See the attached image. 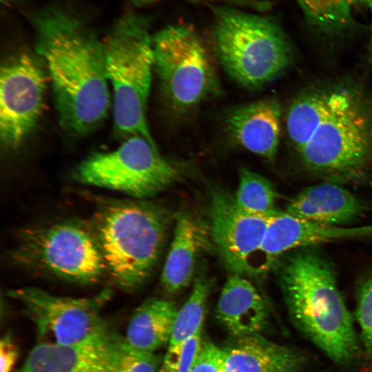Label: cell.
<instances>
[{"mask_svg":"<svg viewBox=\"0 0 372 372\" xmlns=\"http://www.w3.org/2000/svg\"><path fill=\"white\" fill-rule=\"evenodd\" d=\"M285 211L320 224L351 226L372 211V204L340 184L323 182L301 190L288 202Z\"/></svg>","mask_w":372,"mask_h":372,"instance_id":"9a60e30c","label":"cell"},{"mask_svg":"<svg viewBox=\"0 0 372 372\" xmlns=\"http://www.w3.org/2000/svg\"><path fill=\"white\" fill-rule=\"evenodd\" d=\"M309 21L328 33H338L352 24L351 8L347 0H298Z\"/></svg>","mask_w":372,"mask_h":372,"instance_id":"603a6c76","label":"cell"},{"mask_svg":"<svg viewBox=\"0 0 372 372\" xmlns=\"http://www.w3.org/2000/svg\"><path fill=\"white\" fill-rule=\"evenodd\" d=\"M103 43L116 132L127 138L141 136L155 143L147 119L154 69L149 20L127 12L116 21Z\"/></svg>","mask_w":372,"mask_h":372,"instance_id":"5b68a950","label":"cell"},{"mask_svg":"<svg viewBox=\"0 0 372 372\" xmlns=\"http://www.w3.org/2000/svg\"><path fill=\"white\" fill-rule=\"evenodd\" d=\"M355 319L360 327V340L372 369V271L358 287Z\"/></svg>","mask_w":372,"mask_h":372,"instance_id":"d4e9b609","label":"cell"},{"mask_svg":"<svg viewBox=\"0 0 372 372\" xmlns=\"http://www.w3.org/2000/svg\"><path fill=\"white\" fill-rule=\"evenodd\" d=\"M178 311L176 303L171 300H146L129 321L126 341L136 349L153 353L167 346Z\"/></svg>","mask_w":372,"mask_h":372,"instance_id":"ffe728a7","label":"cell"},{"mask_svg":"<svg viewBox=\"0 0 372 372\" xmlns=\"http://www.w3.org/2000/svg\"><path fill=\"white\" fill-rule=\"evenodd\" d=\"M211 284L205 276L195 279L188 299L177 312L161 371L175 372L184 344L203 330Z\"/></svg>","mask_w":372,"mask_h":372,"instance_id":"44dd1931","label":"cell"},{"mask_svg":"<svg viewBox=\"0 0 372 372\" xmlns=\"http://www.w3.org/2000/svg\"><path fill=\"white\" fill-rule=\"evenodd\" d=\"M173 238L164 264L161 284L168 293H177L192 282L199 252L207 242L200 222L187 212L175 216Z\"/></svg>","mask_w":372,"mask_h":372,"instance_id":"d6986e66","label":"cell"},{"mask_svg":"<svg viewBox=\"0 0 372 372\" xmlns=\"http://www.w3.org/2000/svg\"><path fill=\"white\" fill-rule=\"evenodd\" d=\"M214 19L213 37L220 61L241 85L263 87L291 64L289 43L271 19L227 6L216 9Z\"/></svg>","mask_w":372,"mask_h":372,"instance_id":"8992f818","label":"cell"},{"mask_svg":"<svg viewBox=\"0 0 372 372\" xmlns=\"http://www.w3.org/2000/svg\"><path fill=\"white\" fill-rule=\"evenodd\" d=\"M159 372H164V371H161V370L160 369V370H159Z\"/></svg>","mask_w":372,"mask_h":372,"instance_id":"1f68e13d","label":"cell"},{"mask_svg":"<svg viewBox=\"0 0 372 372\" xmlns=\"http://www.w3.org/2000/svg\"><path fill=\"white\" fill-rule=\"evenodd\" d=\"M243 276L228 277L216 305L217 319L233 337L260 333L269 322L264 299Z\"/></svg>","mask_w":372,"mask_h":372,"instance_id":"ac0fdd59","label":"cell"},{"mask_svg":"<svg viewBox=\"0 0 372 372\" xmlns=\"http://www.w3.org/2000/svg\"><path fill=\"white\" fill-rule=\"evenodd\" d=\"M350 5H369L370 0H347Z\"/></svg>","mask_w":372,"mask_h":372,"instance_id":"4dcf8cb0","label":"cell"},{"mask_svg":"<svg viewBox=\"0 0 372 372\" xmlns=\"http://www.w3.org/2000/svg\"><path fill=\"white\" fill-rule=\"evenodd\" d=\"M19 356V350L10 333L0 341V372H12Z\"/></svg>","mask_w":372,"mask_h":372,"instance_id":"83f0119b","label":"cell"},{"mask_svg":"<svg viewBox=\"0 0 372 372\" xmlns=\"http://www.w3.org/2000/svg\"><path fill=\"white\" fill-rule=\"evenodd\" d=\"M225 125L237 145L269 161L275 159L281 131V108L276 99H261L232 109Z\"/></svg>","mask_w":372,"mask_h":372,"instance_id":"2e32d148","label":"cell"},{"mask_svg":"<svg viewBox=\"0 0 372 372\" xmlns=\"http://www.w3.org/2000/svg\"><path fill=\"white\" fill-rule=\"evenodd\" d=\"M73 174L82 184L139 200L156 196L180 178L177 167L161 155L156 143L141 136L127 137L114 150L90 154Z\"/></svg>","mask_w":372,"mask_h":372,"instance_id":"ba28073f","label":"cell"},{"mask_svg":"<svg viewBox=\"0 0 372 372\" xmlns=\"http://www.w3.org/2000/svg\"><path fill=\"white\" fill-rule=\"evenodd\" d=\"M192 372H225L222 348L209 339H203Z\"/></svg>","mask_w":372,"mask_h":372,"instance_id":"484cf974","label":"cell"},{"mask_svg":"<svg viewBox=\"0 0 372 372\" xmlns=\"http://www.w3.org/2000/svg\"><path fill=\"white\" fill-rule=\"evenodd\" d=\"M33 25L35 52L50 81L59 125L72 136H87L111 106L103 41L59 8L37 14Z\"/></svg>","mask_w":372,"mask_h":372,"instance_id":"7a4b0ae2","label":"cell"},{"mask_svg":"<svg viewBox=\"0 0 372 372\" xmlns=\"http://www.w3.org/2000/svg\"><path fill=\"white\" fill-rule=\"evenodd\" d=\"M88 221L107 272L122 289L132 291L150 277L167 239L171 216L147 200L96 197Z\"/></svg>","mask_w":372,"mask_h":372,"instance_id":"277c9868","label":"cell"},{"mask_svg":"<svg viewBox=\"0 0 372 372\" xmlns=\"http://www.w3.org/2000/svg\"><path fill=\"white\" fill-rule=\"evenodd\" d=\"M372 237V223L332 226L302 220L277 211L268 222L262 242L249 260L245 274L265 273L281 256L291 250L342 240Z\"/></svg>","mask_w":372,"mask_h":372,"instance_id":"7c38bea8","label":"cell"},{"mask_svg":"<svg viewBox=\"0 0 372 372\" xmlns=\"http://www.w3.org/2000/svg\"><path fill=\"white\" fill-rule=\"evenodd\" d=\"M112 295L108 288L83 298L56 296L34 287L8 292L33 323L39 342L61 345L76 344L108 331L101 311Z\"/></svg>","mask_w":372,"mask_h":372,"instance_id":"30bf717a","label":"cell"},{"mask_svg":"<svg viewBox=\"0 0 372 372\" xmlns=\"http://www.w3.org/2000/svg\"><path fill=\"white\" fill-rule=\"evenodd\" d=\"M271 216L247 212L236 204L234 196L221 190L213 192L210 233L220 258L233 273L245 275Z\"/></svg>","mask_w":372,"mask_h":372,"instance_id":"4fadbf2b","label":"cell"},{"mask_svg":"<svg viewBox=\"0 0 372 372\" xmlns=\"http://www.w3.org/2000/svg\"><path fill=\"white\" fill-rule=\"evenodd\" d=\"M18 267L43 276L92 285L107 267L89 223L64 219L22 229L10 251Z\"/></svg>","mask_w":372,"mask_h":372,"instance_id":"52a82bcc","label":"cell"},{"mask_svg":"<svg viewBox=\"0 0 372 372\" xmlns=\"http://www.w3.org/2000/svg\"><path fill=\"white\" fill-rule=\"evenodd\" d=\"M288 139L303 168L337 184L372 174V92L351 77L314 82L292 99L285 117Z\"/></svg>","mask_w":372,"mask_h":372,"instance_id":"6da1fadb","label":"cell"},{"mask_svg":"<svg viewBox=\"0 0 372 372\" xmlns=\"http://www.w3.org/2000/svg\"><path fill=\"white\" fill-rule=\"evenodd\" d=\"M222 351L225 372H300L306 362L297 350L260 333L233 337Z\"/></svg>","mask_w":372,"mask_h":372,"instance_id":"e0dca14e","label":"cell"},{"mask_svg":"<svg viewBox=\"0 0 372 372\" xmlns=\"http://www.w3.org/2000/svg\"><path fill=\"white\" fill-rule=\"evenodd\" d=\"M277 192L266 178L247 169H241L237 191L234 196L236 204L247 212L270 216L276 209Z\"/></svg>","mask_w":372,"mask_h":372,"instance_id":"7402d4cb","label":"cell"},{"mask_svg":"<svg viewBox=\"0 0 372 372\" xmlns=\"http://www.w3.org/2000/svg\"><path fill=\"white\" fill-rule=\"evenodd\" d=\"M137 4H144L155 2L159 0H132ZM194 3H214L223 2L234 3L239 6L250 7L258 10H262L266 8L267 3L261 0H185Z\"/></svg>","mask_w":372,"mask_h":372,"instance_id":"f1b7e54d","label":"cell"},{"mask_svg":"<svg viewBox=\"0 0 372 372\" xmlns=\"http://www.w3.org/2000/svg\"><path fill=\"white\" fill-rule=\"evenodd\" d=\"M37 54L20 51L0 70V139L8 149L20 147L42 114L48 76Z\"/></svg>","mask_w":372,"mask_h":372,"instance_id":"8fae6325","label":"cell"},{"mask_svg":"<svg viewBox=\"0 0 372 372\" xmlns=\"http://www.w3.org/2000/svg\"><path fill=\"white\" fill-rule=\"evenodd\" d=\"M153 52L161 90L174 110H191L218 91L212 61L192 28L183 24L164 28L153 37Z\"/></svg>","mask_w":372,"mask_h":372,"instance_id":"9c48e42d","label":"cell"},{"mask_svg":"<svg viewBox=\"0 0 372 372\" xmlns=\"http://www.w3.org/2000/svg\"><path fill=\"white\" fill-rule=\"evenodd\" d=\"M163 360L153 352L135 348L118 335L112 372H159Z\"/></svg>","mask_w":372,"mask_h":372,"instance_id":"cb8c5ba5","label":"cell"},{"mask_svg":"<svg viewBox=\"0 0 372 372\" xmlns=\"http://www.w3.org/2000/svg\"><path fill=\"white\" fill-rule=\"evenodd\" d=\"M202 331L190 338L183 345L175 372H192L202 341Z\"/></svg>","mask_w":372,"mask_h":372,"instance_id":"4316f807","label":"cell"},{"mask_svg":"<svg viewBox=\"0 0 372 372\" xmlns=\"http://www.w3.org/2000/svg\"><path fill=\"white\" fill-rule=\"evenodd\" d=\"M278 279L296 327L335 363L353 361L360 342L331 262L315 247L297 249L282 260Z\"/></svg>","mask_w":372,"mask_h":372,"instance_id":"3957f363","label":"cell"},{"mask_svg":"<svg viewBox=\"0 0 372 372\" xmlns=\"http://www.w3.org/2000/svg\"><path fill=\"white\" fill-rule=\"evenodd\" d=\"M117 337L109 330L73 344L39 342L15 372H112Z\"/></svg>","mask_w":372,"mask_h":372,"instance_id":"5bb4252c","label":"cell"},{"mask_svg":"<svg viewBox=\"0 0 372 372\" xmlns=\"http://www.w3.org/2000/svg\"><path fill=\"white\" fill-rule=\"evenodd\" d=\"M369 8L371 11V34L369 39V43L368 45L367 58L370 63L372 64V0H370Z\"/></svg>","mask_w":372,"mask_h":372,"instance_id":"f546056e","label":"cell"}]
</instances>
